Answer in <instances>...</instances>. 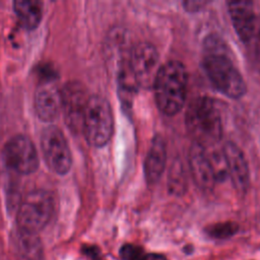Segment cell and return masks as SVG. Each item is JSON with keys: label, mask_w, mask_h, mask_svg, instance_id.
Here are the masks:
<instances>
[{"label": "cell", "mask_w": 260, "mask_h": 260, "mask_svg": "<svg viewBox=\"0 0 260 260\" xmlns=\"http://www.w3.org/2000/svg\"><path fill=\"white\" fill-rule=\"evenodd\" d=\"M203 67L212 85L222 94L240 99L246 93L247 86L241 72L216 36L208 37L205 41Z\"/></svg>", "instance_id": "cell-1"}, {"label": "cell", "mask_w": 260, "mask_h": 260, "mask_svg": "<svg viewBox=\"0 0 260 260\" xmlns=\"http://www.w3.org/2000/svg\"><path fill=\"white\" fill-rule=\"evenodd\" d=\"M188 74L184 64L171 60L160 65L153 82L157 108L168 116L178 114L186 101Z\"/></svg>", "instance_id": "cell-2"}, {"label": "cell", "mask_w": 260, "mask_h": 260, "mask_svg": "<svg viewBox=\"0 0 260 260\" xmlns=\"http://www.w3.org/2000/svg\"><path fill=\"white\" fill-rule=\"evenodd\" d=\"M185 124L194 143L205 149L218 143L222 136L220 113L209 96L195 98L188 106Z\"/></svg>", "instance_id": "cell-3"}, {"label": "cell", "mask_w": 260, "mask_h": 260, "mask_svg": "<svg viewBox=\"0 0 260 260\" xmlns=\"http://www.w3.org/2000/svg\"><path fill=\"white\" fill-rule=\"evenodd\" d=\"M81 129L87 142L102 147L109 142L114 129V118L111 105L104 96H88L81 122Z\"/></svg>", "instance_id": "cell-4"}, {"label": "cell", "mask_w": 260, "mask_h": 260, "mask_svg": "<svg viewBox=\"0 0 260 260\" xmlns=\"http://www.w3.org/2000/svg\"><path fill=\"white\" fill-rule=\"evenodd\" d=\"M55 209L53 194L44 189L28 192L16 211L17 229L39 234L50 221Z\"/></svg>", "instance_id": "cell-5"}, {"label": "cell", "mask_w": 260, "mask_h": 260, "mask_svg": "<svg viewBox=\"0 0 260 260\" xmlns=\"http://www.w3.org/2000/svg\"><path fill=\"white\" fill-rule=\"evenodd\" d=\"M41 148L48 167L56 174L65 175L71 168V151L62 130L55 125L46 127L41 135Z\"/></svg>", "instance_id": "cell-6"}, {"label": "cell", "mask_w": 260, "mask_h": 260, "mask_svg": "<svg viewBox=\"0 0 260 260\" xmlns=\"http://www.w3.org/2000/svg\"><path fill=\"white\" fill-rule=\"evenodd\" d=\"M3 160L6 167L19 175H28L39 167V153L25 135H15L4 145Z\"/></svg>", "instance_id": "cell-7"}, {"label": "cell", "mask_w": 260, "mask_h": 260, "mask_svg": "<svg viewBox=\"0 0 260 260\" xmlns=\"http://www.w3.org/2000/svg\"><path fill=\"white\" fill-rule=\"evenodd\" d=\"M128 65L138 87L149 88L153 86L154 79L160 66H158V53L149 43L136 45L129 56Z\"/></svg>", "instance_id": "cell-8"}, {"label": "cell", "mask_w": 260, "mask_h": 260, "mask_svg": "<svg viewBox=\"0 0 260 260\" xmlns=\"http://www.w3.org/2000/svg\"><path fill=\"white\" fill-rule=\"evenodd\" d=\"M226 174L235 189L245 193L250 184V172L247 159L242 149L233 141H226L221 148Z\"/></svg>", "instance_id": "cell-9"}, {"label": "cell", "mask_w": 260, "mask_h": 260, "mask_svg": "<svg viewBox=\"0 0 260 260\" xmlns=\"http://www.w3.org/2000/svg\"><path fill=\"white\" fill-rule=\"evenodd\" d=\"M189 167L197 187L203 191H211L216 183V176L207 149L193 142L189 151Z\"/></svg>", "instance_id": "cell-10"}, {"label": "cell", "mask_w": 260, "mask_h": 260, "mask_svg": "<svg viewBox=\"0 0 260 260\" xmlns=\"http://www.w3.org/2000/svg\"><path fill=\"white\" fill-rule=\"evenodd\" d=\"M234 28L244 43H249L254 34L257 17L251 1H231L228 3Z\"/></svg>", "instance_id": "cell-11"}, {"label": "cell", "mask_w": 260, "mask_h": 260, "mask_svg": "<svg viewBox=\"0 0 260 260\" xmlns=\"http://www.w3.org/2000/svg\"><path fill=\"white\" fill-rule=\"evenodd\" d=\"M35 110L39 118L46 122L55 120L62 110V93L50 81L36 90Z\"/></svg>", "instance_id": "cell-12"}, {"label": "cell", "mask_w": 260, "mask_h": 260, "mask_svg": "<svg viewBox=\"0 0 260 260\" xmlns=\"http://www.w3.org/2000/svg\"><path fill=\"white\" fill-rule=\"evenodd\" d=\"M62 93V110L65 113L66 120L72 128L81 127L83 111L87 102L84 89L77 83H71L64 88Z\"/></svg>", "instance_id": "cell-13"}, {"label": "cell", "mask_w": 260, "mask_h": 260, "mask_svg": "<svg viewBox=\"0 0 260 260\" xmlns=\"http://www.w3.org/2000/svg\"><path fill=\"white\" fill-rule=\"evenodd\" d=\"M167 161V146L161 136H155L149 145L145 161L144 176L148 184L156 183L161 177Z\"/></svg>", "instance_id": "cell-14"}, {"label": "cell", "mask_w": 260, "mask_h": 260, "mask_svg": "<svg viewBox=\"0 0 260 260\" xmlns=\"http://www.w3.org/2000/svg\"><path fill=\"white\" fill-rule=\"evenodd\" d=\"M13 8L21 25L26 29L36 28L42 20L43 3L38 0H16Z\"/></svg>", "instance_id": "cell-15"}, {"label": "cell", "mask_w": 260, "mask_h": 260, "mask_svg": "<svg viewBox=\"0 0 260 260\" xmlns=\"http://www.w3.org/2000/svg\"><path fill=\"white\" fill-rule=\"evenodd\" d=\"M14 243H15L17 253L24 260H41L42 259L43 245L38 234L24 232L17 229Z\"/></svg>", "instance_id": "cell-16"}, {"label": "cell", "mask_w": 260, "mask_h": 260, "mask_svg": "<svg viewBox=\"0 0 260 260\" xmlns=\"http://www.w3.org/2000/svg\"><path fill=\"white\" fill-rule=\"evenodd\" d=\"M119 256L122 260H169L161 253H148L142 246L125 243L119 249Z\"/></svg>", "instance_id": "cell-17"}, {"label": "cell", "mask_w": 260, "mask_h": 260, "mask_svg": "<svg viewBox=\"0 0 260 260\" xmlns=\"http://www.w3.org/2000/svg\"><path fill=\"white\" fill-rule=\"evenodd\" d=\"M240 230V225L234 221H222L209 224L204 228L205 235L214 240H226L234 237Z\"/></svg>", "instance_id": "cell-18"}, {"label": "cell", "mask_w": 260, "mask_h": 260, "mask_svg": "<svg viewBox=\"0 0 260 260\" xmlns=\"http://www.w3.org/2000/svg\"><path fill=\"white\" fill-rule=\"evenodd\" d=\"M248 44H251L252 47V54L255 60L256 65L260 69V17H257L256 27L254 30V34L252 36V39Z\"/></svg>", "instance_id": "cell-19"}, {"label": "cell", "mask_w": 260, "mask_h": 260, "mask_svg": "<svg viewBox=\"0 0 260 260\" xmlns=\"http://www.w3.org/2000/svg\"><path fill=\"white\" fill-rule=\"evenodd\" d=\"M81 253L88 260H106L101 252V249L95 245H83Z\"/></svg>", "instance_id": "cell-20"}, {"label": "cell", "mask_w": 260, "mask_h": 260, "mask_svg": "<svg viewBox=\"0 0 260 260\" xmlns=\"http://www.w3.org/2000/svg\"><path fill=\"white\" fill-rule=\"evenodd\" d=\"M206 5V2L204 1H186L184 2V6L189 11H198L201 6Z\"/></svg>", "instance_id": "cell-21"}, {"label": "cell", "mask_w": 260, "mask_h": 260, "mask_svg": "<svg viewBox=\"0 0 260 260\" xmlns=\"http://www.w3.org/2000/svg\"><path fill=\"white\" fill-rule=\"evenodd\" d=\"M193 246L192 245H186L184 246L183 248V252L186 254V255H190L191 253H193Z\"/></svg>", "instance_id": "cell-22"}]
</instances>
